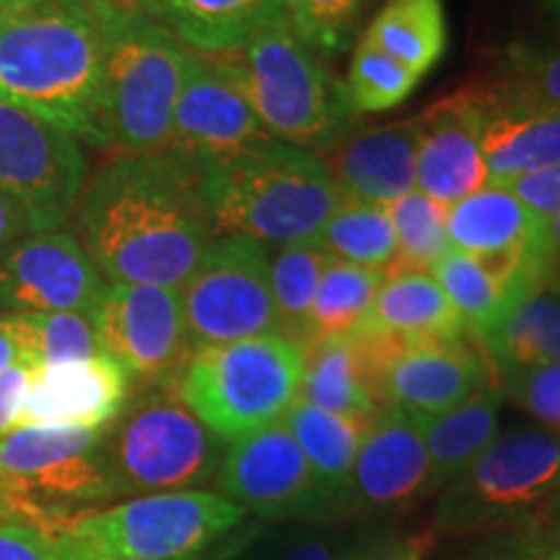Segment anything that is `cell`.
<instances>
[{
	"label": "cell",
	"instance_id": "6da1fadb",
	"mask_svg": "<svg viewBox=\"0 0 560 560\" xmlns=\"http://www.w3.org/2000/svg\"><path fill=\"white\" fill-rule=\"evenodd\" d=\"M73 221L107 283L182 289L219 236L202 164L174 149L115 153L86 182Z\"/></svg>",
	"mask_w": 560,
	"mask_h": 560
},
{
	"label": "cell",
	"instance_id": "7a4b0ae2",
	"mask_svg": "<svg viewBox=\"0 0 560 560\" xmlns=\"http://www.w3.org/2000/svg\"><path fill=\"white\" fill-rule=\"evenodd\" d=\"M100 0L0 5V102L107 151Z\"/></svg>",
	"mask_w": 560,
	"mask_h": 560
},
{
	"label": "cell",
	"instance_id": "3957f363",
	"mask_svg": "<svg viewBox=\"0 0 560 560\" xmlns=\"http://www.w3.org/2000/svg\"><path fill=\"white\" fill-rule=\"evenodd\" d=\"M202 195L219 234H247L265 247L314 242L342 202L317 151L276 138L202 164Z\"/></svg>",
	"mask_w": 560,
	"mask_h": 560
},
{
	"label": "cell",
	"instance_id": "277c9868",
	"mask_svg": "<svg viewBox=\"0 0 560 560\" xmlns=\"http://www.w3.org/2000/svg\"><path fill=\"white\" fill-rule=\"evenodd\" d=\"M100 13L107 151L115 156L166 149L190 47L128 0H100Z\"/></svg>",
	"mask_w": 560,
	"mask_h": 560
},
{
	"label": "cell",
	"instance_id": "5b68a950",
	"mask_svg": "<svg viewBox=\"0 0 560 560\" xmlns=\"http://www.w3.org/2000/svg\"><path fill=\"white\" fill-rule=\"evenodd\" d=\"M306 346L283 332L192 350L174 392L223 444L283 420L299 400Z\"/></svg>",
	"mask_w": 560,
	"mask_h": 560
},
{
	"label": "cell",
	"instance_id": "8992f818",
	"mask_svg": "<svg viewBox=\"0 0 560 560\" xmlns=\"http://www.w3.org/2000/svg\"><path fill=\"white\" fill-rule=\"evenodd\" d=\"M221 60L270 138L332 151L353 130L359 115L350 107L346 83L299 42L289 24L260 32Z\"/></svg>",
	"mask_w": 560,
	"mask_h": 560
},
{
	"label": "cell",
	"instance_id": "52a82bcc",
	"mask_svg": "<svg viewBox=\"0 0 560 560\" xmlns=\"http://www.w3.org/2000/svg\"><path fill=\"white\" fill-rule=\"evenodd\" d=\"M560 495V436L548 429H509L439 493L433 529L490 537L540 527Z\"/></svg>",
	"mask_w": 560,
	"mask_h": 560
},
{
	"label": "cell",
	"instance_id": "ba28073f",
	"mask_svg": "<svg viewBox=\"0 0 560 560\" xmlns=\"http://www.w3.org/2000/svg\"><path fill=\"white\" fill-rule=\"evenodd\" d=\"M107 429L16 425L0 436V503L11 522L55 529L73 516L117 501Z\"/></svg>",
	"mask_w": 560,
	"mask_h": 560
},
{
	"label": "cell",
	"instance_id": "9c48e42d",
	"mask_svg": "<svg viewBox=\"0 0 560 560\" xmlns=\"http://www.w3.org/2000/svg\"><path fill=\"white\" fill-rule=\"evenodd\" d=\"M223 441L200 423L174 387L145 389L104 431L117 499L202 490L221 470Z\"/></svg>",
	"mask_w": 560,
	"mask_h": 560
},
{
	"label": "cell",
	"instance_id": "30bf717a",
	"mask_svg": "<svg viewBox=\"0 0 560 560\" xmlns=\"http://www.w3.org/2000/svg\"><path fill=\"white\" fill-rule=\"evenodd\" d=\"M247 524V511L213 490L125 499L73 516L62 529L89 560H200Z\"/></svg>",
	"mask_w": 560,
	"mask_h": 560
},
{
	"label": "cell",
	"instance_id": "8fae6325",
	"mask_svg": "<svg viewBox=\"0 0 560 560\" xmlns=\"http://www.w3.org/2000/svg\"><path fill=\"white\" fill-rule=\"evenodd\" d=\"M179 293L192 350L280 332L268 247L247 234L215 236Z\"/></svg>",
	"mask_w": 560,
	"mask_h": 560
},
{
	"label": "cell",
	"instance_id": "7c38bea8",
	"mask_svg": "<svg viewBox=\"0 0 560 560\" xmlns=\"http://www.w3.org/2000/svg\"><path fill=\"white\" fill-rule=\"evenodd\" d=\"M86 182L79 138L0 102V192L26 210L34 231H55L73 219Z\"/></svg>",
	"mask_w": 560,
	"mask_h": 560
},
{
	"label": "cell",
	"instance_id": "4fadbf2b",
	"mask_svg": "<svg viewBox=\"0 0 560 560\" xmlns=\"http://www.w3.org/2000/svg\"><path fill=\"white\" fill-rule=\"evenodd\" d=\"M89 317L100 353L128 371L132 387H172L192 353L179 289L107 283Z\"/></svg>",
	"mask_w": 560,
	"mask_h": 560
},
{
	"label": "cell",
	"instance_id": "5bb4252c",
	"mask_svg": "<svg viewBox=\"0 0 560 560\" xmlns=\"http://www.w3.org/2000/svg\"><path fill=\"white\" fill-rule=\"evenodd\" d=\"M215 493L270 524L340 520L283 420L231 441L215 475Z\"/></svg>",
	"mask_w": 560,
	"mask_h": 560
},
{
	"label": "cell",
	"instance_id": "9a60e30c",
	"mask_svg": "<svg viewBox=\"0 0 560 560\" xmlns=\"http://www.w3.org/2000/svg\"><path fill=\"white\" fill-rule=\"evenodd\" d=\"M359 338L369 346L384 408L433 418L499 382L482 348L465 338Z\"/></svg>",
	"mask_w": 560,
	"mask_h": 560
},
{
	"label": "cell",
	"instance_id": "2e32d148",
	"mask_svg": "<svg viewBox=\"0 0 560 560\" xmlns=\"http://www.w3.org/2000/svg\"><path fill=\"white\" fill-rule=\"evenodd\" d=\"M104 289L73 231H32L0 252V314L91 312Z\"/></svg>",
	"mask_w": 560,
	"mask_h": 560
},
{
	"label": "cell",
	"instance_id": "e0dca14e",
	"mask_svg": "<svg viewBox=\"0 0 560 560\" xmlns=\"http://www.w3.org/2000/svg\"><path fill=\"white\" fill-rule=\"evenodd\" d=\"M270 138L260 117L221 58L190 50L174 107L166 149L182 151L200 164L234 156L257 140Z\"/></svg>",
	"mask_w": 560,
	"mask_h": 560
},
{
	"label": "cell",
	"instance_id": "ac0fdd59",
	"mask_svg": "<svg viewBox=\"0 0 560 560\" xmlns=\"http://www.w3.org/2000/svg\"><path fill=\"white\" fill-rule=\"evenodd\" d=\"M429 493V452L420 420L382 408L371 420L350 482L348 514H400Z\"/></svg>",
	"mask_w": 560,
	"mask_h": 560
},
{
	"label": "cell",
	"instance_id": "d6986e66",
	"mask_svg": "<svg viewBox=\"0 0 560 560\" xmlns=\"http://www.w3.org/2000/svg\"><path fill=\"white\" fill-rule=\"evenodd\" d=\"M488 187L480 89H465L420 115L416 190L452 206Z\"/></svg>",
	"mask_w": 560,
	"mask_h": 560
},
{
	"label": "cell",
	"instance_id": "ffe728a7",
	"mask_svg": "<svg viewBox=\"0 0 560 560\" xmlns=\"http://www.w3.org/2000/svg\"><path fill=\"white\" fill-rule=\"evenodd\" d=\"M130 389L128 371L104 353L37 369L16 425L107 429L130 402Z\"/></svg>",
	"mask_w": 560,
	"mask_h": 560
},
{
	"label": "cell",
	"instance_id": "44dd1931",
	"mask_svg": "<svg viewBox=\"0 0 560 560\" xmlns=\"http://www.w3.org/2000/svg\"><path fill=\"white\" fill-rule=\"evenodd\" d=\"M431 276L457 310L467 335L482 340L529 293L552 285L548 257H475L446 249Z\"/></svg>",
	"mask_w": 560,
	"mask_h": 560
},
{
	"label": "cell",
	"instance_id": "7402d4cb",
	"mask_svg": "<svg viewBox=\"0 0 560 560\" xmlns=\"http://www.w3.org/2000/svg\"><path fill=\"white\" fill-rule=\"evenodd\" d=\"M488 185L506 187L560 161V112L511 91L480 89Z\"/></svg>",
	"mask_w": 560,
	"mask_h": 560
},
{
	"label": "cell",
	"instance_id": "603a6c76",
	"mask_svg": "<svg viewBox=\"0 0 560 560\" xmlns=\"http://www.w3.org/2000/svg\"><path fill=\"white\" fill-rule=\"evenodd\" d=\"M420 115L359 132L332 149V177L342 200L387 202L416 190Z\"/></svg>",
	"mask_w": 560,
	"mask_h": 560
},
{
	"label": "cell",
	"instance_id": "cb8c5ba5",
	"mask_svg": "<svg viewBox=\"0 0 560 560\" xmlns=\"http://www.w3.org/2000/svg\"><path fill=\"white\" fill-rule=\"evenodd\" d=\"M450 247L475 257H548V223L509 187L488 185L446 210ZM550 260V257H548Z\"/></svg>",
	"mask_w": 560,
	"mask_h": 560
},
{
	"label": "cell",
	"instance_id": "d4e9b609",
	"mask_svg": "<svg viewBox=\"0 0 560 560\" xmlns=\"http://www.w3.org/2000/svg\"><path fill=\"white\" fill-rule=\"evenodd\" d=\"M182 45L200 55H236L272 26H285L283 0H136Z\"/></svg>",
	"mask_w": 560,
	"mask_h": 560
},
{
	"label": "cell",
	"instance_id": "484cf974",
	"mask_svg": "<svg viewBox=\"0 0 560 560\" xmlns=\"http://www.w3.org/2000/svg\"><path fill=\"white\" fill-rule=\"evenodd\" d=\"M299 400L338 416L374 420L384 405L366 340L350 332L306 348Z\"/></svg>",
	"mask_w": 560,
	"mask_h": 560
},
{
	"label": "cell",
	"instance_id": "4316f807",
	"mask_svg": "<svg viewBox=\"0 0 560 560\" xmlns=\"http://www.w3.org/2000/svg\"><path fill=\"white\" fill-rule=\"evenodd\" d=\"M369 338H465L457 310L425 270L389 272L353 330Z\"/></svg>",
	"mask_w": 560,
	"mask_h": 560
},
{
	"label": "cell",
	"instance_id": "83f0119b",
	"mask_svg": "<svg viewBox=\"0 0 560 560\" xmlns=\"http://www.w3.org/2000/svg\"><path fill=\"white\" fill-rule=\"evenodd\" d=\"M506 392L488 384L457 408L433 418H418L429 452V493L439 495L452 486L501 433V410Z\"/></svg>",
	"mask_w": 560,
	"mask_h": 560
},
{
	"label": "cell",
	"instance_id": "f1b7e54d",
	"mask_svg": "<svg viewBox=\"0 0 560 560\" xmlns=\"http://www.w3.org/2000/svg\"><path fill=\"white\" fill-rule=\"evenodd\" d=\"M283 423L304 452L306 465L325 499L338 511V516L348 514L355 457H359L371 420L338 416V412L296 400L283 416Z\"/></svg>",
	"mask_w": 560,
	"mask_h": 560
},
{
	"label": "cell",
	"instance_id": "f546056e",
	"mask_svg": "<svg viewBox=\"0 0 560 560\" xmlns=\"http://www.w3.org/2000/svg\"><path fill=\"white\" fill-rule=\"evenodd\" d=\"M495 380L560 366V293L552 285L529 293L480 340Z\"/></svg>",
	"mask_w": 560,
	"mask_h": 560
},
{
	"label": "cell",
	"instance_id": "4dcf8cb0",
	"mask_svg": "<svg viewBox=\"0 0 560 560\" xmlns=\"http://www.w3.org/2000/svg\"><path fill=\"white\" fill-rule=\"evenodd\" d=\"M361 42L402 62L423 79L446 50V13L441 0H389L363 30Z\"/></svg>",
	"mask_w": 560,
	"mask_h": 560
},
{
	"label": "cell",
	"instance_id": "1f68e13d",
	"mask_svg": "<svg viewBox=\"0 0 560 560\" xmlns=\"http://www.w3.org/2000/svg\"><path fill=\"white\" fill-rule=\"evenodd\" d=\"M0 325L16 342L21 361L34 371L100 353L89 312L0 314Z\"/></svg>",
	"mask_w": 560,
	"mask_h": 560
},
{
	"label": "cell",
	"instance_id": "d6a6232c",
	"mask_svg": "<svg viewBox=\"0 0 560 560\" xmlns=\"http://www.w3.org/2000/svg\"><path fill=\"white\" fill-rule=\"evenodd\" d=\"M387 276L389 270L361 268V265L340 262L330 257L322 272L310 322H306V348L319 340L353 332L366 317L371 301Z\"/></svg>",
	"mask_w": 560,
	"mask_h": 560
},
{
	"label": "cell",
	"instance_id": "836d02e7",
	"mask_svg": "<svg viewBox=\"0 0 560 560\" xmlns=\"http://www.w3.org/2000/svg\"><path fill=\"white\" fill-rule=\"evenodd\" d=\"M332 260L361 268L389 270L397 257V240L387 206L380 202L342 200L314 240Z\"/></svg>",
	"mask_w": 560,
	"mask_h": 560
},
{
	"label": "cell",
	"instance_id": "e575fe53",
	"mask_svg": "<svg viewBox=\"0 0 560 560\" xmlns=\"http://www.w3.org/2000/svg\"><path fill=\"white\" fill-rule=\"evenodd\" d=\"M330 255L314 242L278 247L270 257V289L276 299L280 332L306 346V322Z\"/></svg>",
	"mask_w": 560,
	"mask_h": 560
},
{
	"label": "cell",
	"instance_id": "d590c367",
	"mask_svg": "<svg viewBox=\"0 0 560 560\" xmlns=\"http://www.w3.org/2000/svg\"><path fill=\"white\" fill-rule=\"evenodd\" d=\"M446 210L450 206H441L420 190H410L402 198L387 202V213L397 240V257L389 272H431L433 262L450 249Z\"/></svg>",
	"mask_w": 560,
	"mask_h": 560
},
{
	"label": "cell",
	"instance_id": "8d00e7d4",
	"mask_svg": "<svg viewBox=\"0 0 560 560\" xmlns=\"http://www.w3.org/2000/svg\"><path fill=\"white\" fill-rule=\"evenodd\" d=\"M369 0H283L289 30L322 60L355 45Z\"/></svg>",
	"mask_w": 560,
	"mask_h": 560
},
{
	"label": "cell",
	"instance_id": "74e56055",
	"mask_svg": "<svg viewBox=\"0 0 560 560\" xmlns=\"http://www.w3.org/2000/svg\"><path fill=\"white\" fill-rule=\"evenodd\" d=\"M418 81L420 75L405 68L402 62L392 60L389 55L359 39L342 83H346L348 102L355 115H374V112L400 107L416 91Z\"/></svg>",
	"mask_w": 560,
	"mask_h": 560
},
{
	"label": "cell",
	"instance_id": "f35d334b",
	"mask_svg": "<svg viewBox=\"0 0 560 560\" xmlns=\"http://www.w3.org/2000/svg\"><path fill=\"white\" fill-rule=\"evenodd\" d=\"M361 542L335 522L317 524H272L249 545L242 560H350Z\"/></svg>",
	"mask_w": 560,
	"mask_h": 560
},
{
	"label": "cell",
	"instance_id": "ab89813d",
	"mask_svg": "<svg viewBox=\"0 0 560 560\" xmlns=\"http://www.w3.org/2000/svg\"><path fill=\"white\" fill-rule=\"evenodd\" d=\"M503 83L516 94L560 112V47L514 45L509 50V79Z\"/></svg>",
	"mask_w": 560,
	"mask_h": 560
},
{
	"label": "cell",
	"instance_id": "60d3db41",
	"mask_svg": "<svg viewBox=\"0 0 560 560\" xmlns=\"http://www.w3.org/2000/svg\"><path fill=\"white\" fill-rule=\"evenodd\" d=\"M0 560H89L66 529H42L24 522L0 524Z\"/></svg>",
	"mask_w": 560,
	"mask_h": 560
},
{
	"label": "cell",
	"instance_id": "b9f144b4",
	"mask_svg": "<svg viewBox=\"0 0 560 560\" xmlns=\"http://www.w3.org/2000/svg\"><path fill=\"white\" fill-rule=\"evenodd\" d=\"M499 384L520 408L560 436V366L501 376Z\"/></svg>",
	"mask_w": 560,
	"mask_h": 560
},
{
	"label": "cell",
	"instance_id": "7bdbcfd3",
	"mask_svg": "<svg viewBox=\"0 0 560 560\" xmlns=\"http://www.w3.org/2000/svg\"><path fill=\"white\" fill-rule=\"evenodd\" d=\"M470 560H560V529L532 527L480 537Z\"/></svg>",
	"mask_w": 560,
	"mask_h": 560
},
{
	"label": "cell",
	"instance_id": "ee69618b",
	"mask_svg": "<svg viewBox=\"0 0 560 560\" xmlns=\"http://www.w3.org/2000/svg\"><path fill=\"white\" fill-rule=\"evenodd\" d=\"M506 187L545 223L560 215V161L540 172L527 174V177L514 179Z\"/></svg>",
	"mask_w": 560,
	"mask_h": 560
},
{
	"label": "cell",
	"instance_id": "f6af8a7d",
	"mask_svg": "<svg viewBox=\"0 0 560 560\" xmlns=\"http://www.w3.org/2000/svg\"><path fill=\"white\" fill-rule=\"evenodd\" d=\"M32 366L16 363L9 371L0 374V436L16 429L21 408H24L26 395H30L32 384Z\"/></svg>",
	"mask_w": 560,
	"mask_h": 560
},
{
	"label": "cell",
	"instance_id": "bcb514c9",
	"mask_svg": "<svg viewBox=\"0 0 560 560\" xmlns=\"http://www.w3.org/2000/svg\"><path fill=\"white\" fill-rule=\"evenodd\" d=\"M32 231L34 226L30 215H26V210L0 192V252H5L13 242L32 234Z\"/></svg>",
	"mask_w": 560,
	"mask_h": 560
},
{
	"label": "cell",
	"instance_id": "7dc6e473",
	"mask_svg": "<svg viewBox=\"0 0 560 560\" xmlns=\"http://www.w3.org/2000/svg\"><path fill=\"white\" fill-rule=\"evenodd\" d=\"M350 560H418V550L408 542L387 545H363Z\"/></svg>",
	"mask_w": 560,
	"mask_h": 560
},
{
	"label": "cell",
	"instance_id": "c3c4849f",
	"mask_svg": "<svg viewBox=\"0 0 560 560\" xmlns=\"http://www.w3.org/2000/svg\"><path fill=\"white\" fill-rule=\"evenodd\" d=\"M548 257L552 265V283L560 278V215L548 221Z\"/></svg>",
	"mask_w": 560,
	"mask_h": 560
},
{
	"label": "cell",
	"instance_id": "681fc988",
	"mask_svg": "<svg viewBox=\"0 0 560 560\" xmlns=\"http://www.w3.org/2000/svg\"><path fill=\"white\" fill-rule=\"evenodd\" d=\"M16 363H24L19 355L16 342H13L11 335L5 332V327L0 325V374H3V371H9L11 366H16Z\"/></svg>",
	"mask_w": 560,
	"mask_h": 560
},
{
	"label": "cell",
	"instance_id": "f907efd6",
	"mask_svg": "<svg viewBox=\"0 0 560 560\" xmlns=\"http://www.w3.org/2000/svg\"><path fill=\"white\" fill-rule=\"evenodd\" d=\"M540 527H558L560 529V495L556 501H552V506L548 509V514H545Z\"/></svg>",
	"mask_w": 560,
	"mask_h": 560
},
{
	"label": "cell",
	"instance_id": "816d5d0a",
	"mask_svg": "<svg viewBox=\"0 0 560 560\" xmlns=\"http://www.w3.org/2000/svg\"><path fill=\"white\" fill-rule=\"evenodd\" d=\"M542 11L560 26V0H540Z\"/></svg>",
	"mask_w": 560,
	"mask_h": 560
},
{
	"label": "cell",
	"instance_id": "f5cc1de1",
	"mask_svg": "<svg viewBox=\"0 0 560 560\" xmlns=\"http://www.w3.org/2000/svg\"><path fill=\"white\" fill-rule=\"evenodd\" d=\"M552 289H556V291H558V293H560V278H558V280H556V283H552Z\"/></svg>",
	"mask_w": 560,
	"mask_h": 560
},
{
	"label": "cell",
	"instance_id": "db71d44e",
	"mask_svg": "<svg viewBox=\"0 0 560 560\" xmlns=\"http://www.w3.org/2000/svg\"><path fill=\"white\" fill-rule=\"evenodd\" d=\"M5 3H16V0H0V5H5Z\"/></svg>",
	"mask_w": 560,
	"mask_h": 560
},
{
	"label": "cell",
	"instance_id": "11a10c76",
	"mask_svg": "<svg viewBox=\"0 0 560 560\" xmlns=\"http://www.w3.org/2000/svg\"><path fill=\"white\" fill-rule=\"evenodd\" d=\"M3 522H5V520H3V516H0V524H3Z\"/></svg>",
	"mask_w": 560,
	"mask_h": 560
},
{
	"label": "cell",
	"instance_id": "9f6ffc18",
	"mask_svg": "<svg viewBox=\"0 0 560 560\" xmlns=\"http://www.w3.org/2000/svg\"><path fill=\"white\" fill-rule=\"evenodd\" d=\"M128 3H136V0H128Z\"/></svg>",
	"mask_w": 560,
	"mask_h": 560
}]
</instances>
